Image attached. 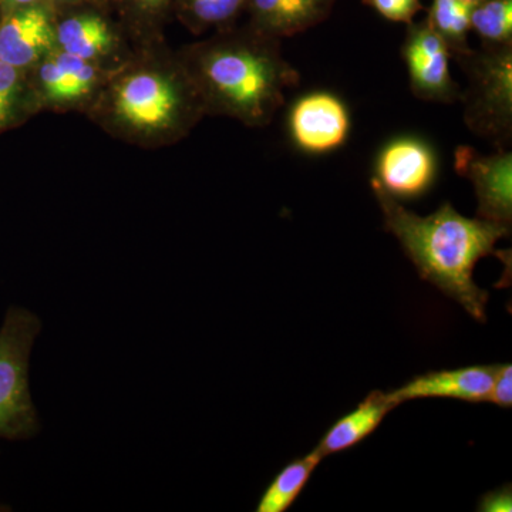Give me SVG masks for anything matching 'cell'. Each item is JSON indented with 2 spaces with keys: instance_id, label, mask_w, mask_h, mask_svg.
<instances>
[{
  "instance_id": "7c38bea8",
  "label": "cell",
  "mask_w": 512,
  "mask_h": 512,
  "mask_svg": "<svg viewBox=\"0 0 512 512\" xmlns=\"http://www.w3.org/2000/svg\"><path fill=\"white\" fill-rule=\"evenodd\" d=\"M336 0H248L251 28L281 40L315 28L332 13Z\"/></svg>"
},
{
  "instance_id": "6da1fadb",
  "label": "cell",
  "mask_w": 512,
  "mask_h": 512,
  "mask_svg": "<svg viewBox=\"0 0 512 512\" xmlns=\"http://www.w3.org/2000/svg\"><path fill=\"white\" fill-rule=\"evenodd\" d=\"M370 185L382 210L384 229L399 239L421 279L437 286L474 319L485 323L488 293L474 284V268L480 259L494 254L501 238L510 237L511 228L463 217L448 202L433 214L420 217L387 194L375 178Z\"/></svg>"
},
{
  "instance_id": "4fadbf2b",
  "label": "cell",
  "mask_w": 512,
  "mask_h": 512,
  "mask_svg": "<svg viewBox=\"0 0 512 512\" xmlns=\"http://www.w3.org/2000/svg\"><path fill=\"white\" fill-rule=\"evenodd\" d=\"M394 407L396 404L390 400L389 394L370 393L353 412L343 416L326 431L316 448L326 457L355 447L379 427L386 414Z\"/></svg>"
},
{
  "instance_id": "484cf974",
  "label": "cell",
  "mask_w": 512,
  "mask_h": 512,
  "mask_svg": "<svg viewBox=\"0 0 512 512\" xmlns=\"http://www.w3.org/2000/svg\"><path fill=\"white\" fill-rule=\"evenodd\" d=\"M40 2H45V0H0V15L10 12V10L25 8V6L36 5Z\"/></svg>"
},
{
  "instance_id": "ffe728a7",
  "label": "cell",
  "mask_w": 512,
  "mask_h": 512,
  "mask_svg": "<svg viewBox=\"0 0 512 512\" xmlns=\"http://www.w3.org/2000/svg\"><path fill=\"white\" fill-rule=\"evenodd\" d=\"M55 60L62 67L66 76L69 77L74 96H83L92 89L96 72H94V67L89 63V60L80 59V57L69 55L66 52L57 56Z\"/></svg>"
},
{
  "instance_id": "9a60e30c",
  "label": "cell",
  "mask_w": 512,
  "mask_h": 512,
  "mask_svg": "<svg viewBox=\"0 0 512 512\" xmlns=\"http://www.w3.org/2000/svg\"><path fill=\"white\" fill-rule=\"evenodd\" d=\"M322 453L315 448L311 453L306 454L305 457L298 458L288 464L274 478L269 487L266 488L265 493L262 494L261 501H259L256 511L258 512H284L288 510L296 498L302 493L309 478H311L313 471L318 467L322 461Z\"/></svg>"
},
{
  "instance_id": "cb8c5ba5",
  "label": "cell",
  "mask_w": 512,
  "mask_h": 512,
  "mask_svg": "<svg viewBox=\"0 0 512 512\" xmlns=\"http://www.w3.org/2000/svg\"><path fill=\"white\" fill-rule=\"evenodd\" d=\"M128 12L144 19H153L163 15L170 6L171 0H119Z\"/></svg>"
},
{
  "instance_id": "30bf717a",
  "label": "cell",
  "mask_w": 512,
  "mask_h": 512,
  "mask_svg": "<svg viewBox=\"0 0 512 512\" xmlns=\"http://www.w3.org/2000/svg\"><path fill=\"white\" fill-rule=\"evenodd\" d=\"M56 40L45 2L0 15V62L22 72L32 66Z\"/></svg>"
},
{
  "instance_id": "8992f818",
  "label": "cell",
  "mask_w": 512,
  "mask_h": 512,
  "mask_svg": "<svg viewBox=\"0 0 512 512\" xmlns=\"http://www.w3.org/2000/svg\"><path fill=\"white\" fill-rule=\"evenodd\" d=\"M403 57L414 96L443 104L460 100V87L450 73V50L427 20L409 23Z\"/></svg>"
},
{
  "instance_id": "9c48e42d",
  "label": "cell",
  "mask_w": 512,
  "mask_h": 512,
  "mask_svg": "<svg viewBox=\"0 0 512 512\" xmlns=\"http://www.w3.org/2000/svg\"><path fill=\"white\" fill-rule=\"evenodd\" d=\"M436 177L433 150L419 138L393 140L380 151L375 180L396 200L417 198L429 190Z\"/></svg>"
},
{
  "instance_id": "8fae6325",
  "label": "cell",
  "mask_w": 512,
  "mask_h": 512,
  "mask_svg": "<svg viewBox=\"0 0 512 512\" xmlns=\"http://www.w3.org/2000/svg\"><path fill=\"white\" fill-rule=\"evenodd\" d=\"M497 365L468 366L456 370H440L416 376L389 394L396 406L414 399H457L463 402H488Z\"/></svg>"
},
{
  "instance_id": "5b68a950",
  "label": "cell",
  "mask_w": 512,
  "mask_h": 512,
  "mask_svg": "<svg viewBox=\"0 0 512 512\" xmlns=\"http://www.w3.org/2000/svg\"><path fill=\"white\" fill-rule=\"evenodd\" d=\"M202 104L197 87L181 89L170 77L151 72L127 76L114 94V111L126 126L144 133L170 130Z\"/></svg>"
},
{
  "instance_id": "d6986e66",
  "label": "cell",
  "mask_w": 512,
  "mask_h": 512,
  "mask_svg": "<svg viewBox=\"0 0 512 512\" xmlns=\"http://www.w3.org/2000/svg\"><path fill=\"white\" fill-rule=\"evenodd\" d=\"M20 70L0 62V130L8 126L18 106Z\"/></svg>"
},
{
  "instance_id": "e0dca14e",
  "label": "cell",
  "mask_w": 512,
  "mask_h": 512,
  "mask_svg": "<svg viewBox=\"0 0 512 512\" xmlns=\"http://www.w3.org/2000/svg\"><path fill=\"white\" fill-rule=\"evenodd\" d=\"M470 23L483 46H512V0H481L471 10Z\"/></svg>"
},
{
  "instance_id": "ba28073f",
  "label": "cell",
  "mask_w": 512,
  "mask_h": 512,
  "mask_svg": "<svg viewBox=\"0 0 512 512\" xmlns=\"http://www.w3.org/2000/svg\"><path fill=\"white\" fill-rule=\"evenodd\" d=\"M456 171L474 185L481 220L511 228L512 153L498 150L483 156L476 148L461 146L456 150Z\"/></svg>"
},
{
  "instance_id": "ac0fdd59",
  "label": "cell",
  "mask_w": 512,
  "mask_h": 512,
  "mask_svg": "<svg viewBox=\"0 0 512 512\" xmlns=\"http://www.w3.org/2000/svg\"><path fill=\"white\" fill-rule=\"evenodd\" d=\"M181 18L194 30L231 28L248 0H175Z\"/></svg>"
},
{
  "instance_id": "44dd1931",
  "label": "cell",
  "mask_w": 512,
  "mask_h": 512,
  "mask_svg": "<svg viewBox=\"0 0 512 512\" xmlns=\"http://www.w3.org/2000/svg\"><path fill=\"white\" fill-rule=\"evenodd\" d=\"M363 3L377 10L383 18L407 25L424 9L421 0H363Z\"/></svg>"
},
{
  "instance_id": "7402d4cb",
  "label": "cell",
  "mask_w": 512,
  "mask_h": 512,
  "mask_svg": "<svg viewBox=\"0 0 512 512\" xmlns=\"http://www.w3.org/2000/svg\"><path fill=\"white\" fill-rule=\"evenodd\" d=\"M40 82H42L45 92L52 99H76L69 77L66 76V73L63 72L62 67L57 64L56 60L43 64L42 69H40Z\"/></svg>"
},
{
  "instance_id": "3957f363",
  "label": "cell",
  "mask_w": 512,
  "mask_h": 512,
  "mask_svg": "<svg viewBox=\"0 0 512 512\" xmlns=\"http://www.w3.org/2000/svg\"><path fill=\"white\" fill-rule=\"evenodd\" d=\"M467 76L460 94L471 131L507 150L512 138V46L481 47L454 56Z\"/></svg>"
},
{
  "instance_id": "4316f807",
  "label": "cell",
  "mask_w": 512,
  "mask_h": 512,
  "mask_svg": "<svg viewBox=\"0 0 512 512\" xmlns=\"http://www.w3.org/2000/svg\"><path fill=\"white\" fill-rule=\"evenodd\" d=\"M56 2H59V3H74V2H79V0H56Z\"/></svg>"
},
{
  "instance_id": "603a6c76",
  "label": "cell",
  "mask_w": 512,
  "mask_h": 512,
  "mask_svg": "<svg viewBox=\"0 0 512 512\" xmlns=\"http://www.w3.org/2000/svg\"><path fill=\"white\" fill-rule=\"evenodd\" d=\"M488 403L497 404L500 407H511L512 403V366L510 363L497 365L493 386H491Z\"/></svg>"
},
{
  "instance_id": "d4e9b609",
  "label": "cell",
  "mask_w": 512,
  "mask_h": 512,
  "mask_svg": "<svg viewBox=\"0 0 512 512\" xmlns=\"http://www.w3.org/2000/svg\"><path fill=\"white\" fill-rule=\"evenodd\" d=\"M478 511L511 512V485H504V487L498 488V490L485 494L484 497L481 498L480 504H478Z\"/></svg>"
},
{
  "instance_id": "83f0119b",
  "label": "cell",
  "mask_w": 512,
  "mask_h": 512,
  "mask_svg": "<svg viewBox=\"0 0 512 512\" xmlns=\"http://www.w3.org/2000/svg\"><path fill=\"white\" fill-rule=\"evenodd\" d=\"M463 2L470 3V5H476V3L481 2V0H463Z\"/></svg>"
},
{
  "instance_id": "277c9868",
  "label": "cell",
  "mask_w": 512,
  "mask_h": 512,
  "mask_svg": "<svg viewBox=\"0 0 512 512\" xmlns=\"http://www.w3.org/2000/svg\"><path fill=\"white\" fill-rule=\"evenodd\" d=\"M42 329L35 313L12 306L0 328V439L28 440L40 423L29 389V357Z\"/></svg>"
},
{
  "instance_id": "7a4b0ae2",
  "label": "cell",
  "mask_w": 512,
  "mask_h": 512,
  "mask_svg": "<svg viewBox=\"0 0 512 512\" xmlns=\"http://www.w3.org/2000/svg\"><path fill=\"white\" fill-rule=\"evenodd\" d=\"M194 80L202 104L237 117L249 126L271 123L285 103V90L298 87V70L286 62L279 39L249 26L195 49Z\"/></svg>"
},
{
  "instance_id": "5bb4252c",
  "label": "cell",
  "mask_w": 512,
  "mask_h": 512,
  "mask_svg": "<svg viewBox=\"0 0 512 512\" xmlns=\"http://www.w3.org/2000/svg\"><path fill=\"white\" fill-rule=\"evenodd\" d=\"M56 40L63 52L92 60L113 46L109 23L93 12L77 13L55 26Z\"/></svg>"
},
{
  "instance_id": "52a82bcc",
  "label": "cell",
  "mask_w": 512,
  "mask_h": 512,
  "mask_svg": "<svg viewBox=\"0 0 512 512\" xmlns=\"http://www.w3.org/2000/svg\"><path fill=\"white\" fill-rule=\"evenodd\" d=\"M288 126L299 150L309 154L330 153L348 140L349 110L335 94L309 93L293 104Z\"/></svg>"
},
{
  "instance_id": "f1b7e54d",
  "label": "cell",
  "mask_w": 512,
  "mask_h": 512,
  "mask_svg": "<svg viewBox=\"0 0 512 512\" xmlns=\"http://www.w3.org/2000/svg\"><path fill=\"white\" fill-rule=\"evenodd\" d=\"M2 510H3L2 505H0V511H2Z\"/></svg>"
},
{
  "instance_id": "2e32d148",
  "label": "cell",
  "mask_w": 512,
  "mask_h": 512,
  "mask_svg": "<svg viewBox=\"0 0 512 512\" xmlns=\"http://www.w3.org/2000/svg\"><path fill=\"white\" fill-rule=\"evenodd\" d=\"M474 5L463 0H433L427 23L446 42L451 57L463 55L471 49L468 33L471 30V10Z\"/></svg>"
}]
</instances>
